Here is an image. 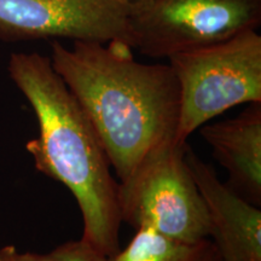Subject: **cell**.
<instances>
[{"label": "cell", "mask_w": 261, "mask_h": 261, "mask_svg": "<svg viewBox=\"0 0 261 261\" xmlns=\"http://www.w3.org/2000/svg\"><path fill=\"white\" fill-rule=\"evenodd\" d=\"M50 61L83 108L119 181L175 140L180 91L169 64L140 63L123 44L51 40Z\"/></svg>", "instance_id": "6da1fadb"}, {"label": "cell", "mask_w": 261, "mask_h": 261, "mask_svg": "<svg viewBox=\"0 0 261 261\" xmlns=\"http://www.w3.org/2000/svg\"><path fill=\"white\" fill-rule=\"evenodd\" d=\"M104 261H221V257L211 238L182 242L142 227L125 247Z\"/></svg>", "instance_id": "9c48e42d"}, {"label": "cell", "mask_w": 261, "mask_h": 261, "mask_svg": "<svg viewBox=\"0 0 261 261\" xmlns=\"http://www.w3.org/2000/svg\"><path fill=\"white\" fill-rule=\"evenodd\" d=\"M8 71L38 120L39 135L25 144L34 167L74 196L85 242L104 256L116 253L122 224L119 181L89 117L52 68L50 57L15 52Z\"/></svg>", "instance_id": "7a4b0ae2"}, {"label": "cell", "mask_w": 261, "mask_h": 261, "mask_svg": "<svg viewBox=\"0 0 261 261\" xmlns=\"http://www.w3.org/2000/svg\"><path fill=\"white\" fill-rule=\"evenodd\" d=\"M202 138L228 174L234 191L261 205V102L248 104L232 119L203 125Z\"/></svg>", "instance_id": "ba28073f"}, {"label": "cell", "mask_w": 261, "mask_h": 261, "mask_svg": "<svg viewBox=\"0 0 261 261\" xmlns=\"http://www.w3.org/2000/svg\"><path fill=\"white\" fill-rule=\"evenodd\" d=\"M180 91L175 142L241 104L261 102V35L257 29L168 58Z\"/></svg>", "instance_id": "3957f363"}, {"label": "cell", "mask_w": 261, "mask_h": 261, "mask_svg": "<svg viewBox=\"0 0 261 261\" xmlns=\"http://www.w3.org/2000/svg\"><path fill=\"white\" fill-rule=\"evenodd\" d=\"M185 160L203 198L211 224V240L221 261H261V211L218 178L187 145Z\"/></svg>", "instance_id": "52a82bcc"}, {"label": "cell", "mask_w": 261, "mask_h": 261, "mask_svg": "<svg viewBox=\"0 0 261 261\" xmlns=\"http://www.w3.org/2000/svg\"><path fill=\"white\" fill-rule=\"evenodd\" d=\"M106 256L83 238L68 241L47 253L21 252L8 244L0 248V261H104Z\"/></svg>", "instance_id": "30bf717a"}, {"label": "cell", "mask_w": 261, "mask_h": 261, "mask_svg": "<svg viewBox=\"0 0 261 261\" xmlns=\"http://www.w3.org/2000/svg\"><path fill=\"white\" fill-rule=\"evenodd\" d=\"M261 24V0H135L132 48L151 58L220 42Z\"/></svg>", "instance_id": "5b68a950"}, {"label": "cell", "mask_w": 261, "mask_h": 261, "mask_svg": "<svg viewBox=\"0 0 261 261\" xmlns=\"http://www.w3.org/2000/svg\"><path fill=\"white\" fill-rule=\"evenodd\" d=\"M135 0H0V40L117 42L132 48Z\"/></svg>", "instance_id": "8992f818"}, {"label": "cell", "mask_w": 261, "mask_h": 261, "mask_svg": "<svg viewBox=\"0 0 261 261\" xmlns=\"http://www.w3.org/2000/svg\"><path fill=\"white\" fill-rule=\"evenodd\" d=\"M187 143H166L117 184L122 223L182 242L211 237L203 198L185 160Z\"/></svg>", "instance_id": "277c9868"}]
</instances>
